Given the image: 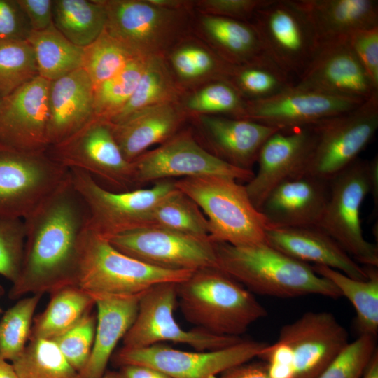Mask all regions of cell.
I'll list each match as a JSON object with an SVG mask.
<instances>
[{
	"mask_svg": "<svg viewBox=\"0 0 378 378\" xmlns=\"http://www.w3.org/2000/svg\"><path fill=\"white\" fill-rule=\"evenodd\" d=\"M329 195V181L304 174L275 188L259 210L269 228L317 226Z\"/></svg>",
	"mask_w": 378,
	"mask_h": 378,
	"instance_id": "7402d4cb",
	"label": "cell"
},
{
	"mask_svg": "<svg viewBox=\"0 0 378 378\" xmlns=\"http://www.w3.org/2000/svg\"><path fill=\"white\" fill-rule=\"evenodd\" d=\"M151 56H139L129 62L113 77L94 89L97 117L110 121L128 102Z\"/></svg>",
	"mask_w": 378,
	"mask_h": 378,
	"instance_id": "f35d334b",
	"label": "cell"
},
{
	"mask_svg": "<svg viewBox=\"0 0 378 378\" xmlns=\"http://www.w3.org/2000/svg\"><path fill=\"white\" fill-rule=\"evenodd\" d=\"M47 153L68 169L83 171L110 190L135 188L132 162L120 149L111 123L103 118L94 116L66 139L50 146Z\"/></svg>",
	"mask_w": 378,
	"mask_h": 378,
	"instance_id": "9c48e42d",
	"label": "cell"
},
{
	"mask_svg": "<svg viewBox=\"0 0 378 378\" xmlns=\"http://www.w3.org/2000/svg\"><path fill=\"white\" fill-rule=\"evenodd\" d=\"M360 378H378V350H375Z\"/></svg>",
	"mask_w": 378,
	"mask_h": 378,
	"instance_id": "db71d44e",
	"label": "cell"
},
{
	"mask_svg": "<svg viewBox=\"0 0 378 378\" xmlns=\"http://www.w3.org/2000/svg\"><path fill=\"white\" fill-rule=\"evenodd\" d=\"M215 248L218 268L251 292L284 298L307 295L342 297L337 288L312 265L267 244L236 246L215 242Z\"/></svg>",
	"mask_w": 378,
	"mask_h": 378,
	"instance_id": "7a4b0ae2",
	"label": "cell"
},
{
	"mask_svg": "<svg viewBox=\"0 0 378 378\" xmlns=\"http://www.w3.org/2000/svg\"><path fill=\"white\" fill-rule=\"evenodd\" d=\"M38 76L34 52L27 40L0 41V95L2 98Z\"/></svg>",
	"mask_w": 378,
	"mask_h": 378,
	"instance_id": "60d3db41",
	"label": "cell"
},
{
	"mask_svg": "<svg viewBox=\"0 0 378 378\" xmlns=\"http://www.w3.org/2000/svg\"><path fill=\"white\" fill-rule=\"evenodd\" d=\"M68 174L47 150L24 151L0 142V218H24Z\"/></svg>",
	"mask_w": 378,
	"mask_h": 378,
	"instance_id": "30bf717a",
	"label": "cell"
},
{
	"mask_svg": "<svg viewBox=\"0 0 378 378\" xmlns=\"http://www.w3.org/2000/svg\"><path fill=\"white\" fill-rule=\"evenodd\" d=\"M25 14L31 31L48 28L52 22V0H15Z\"/></svg>",
	"mask_w": 378,
	"mask_h": 378,
	"instance_id": "681fc988",
	"label": "cell"
},
{
	"mask_svg": "<svg viewBox=\"0 0 378 378\" xmlns=\"http://www.w3.org/2000/svg\"><path fill=\"white\" fill-rule=\"evenodd\" d=\"M69 170L88 207V229L106 239L148 226L155 206L176 188L174 181L164 179L147 188L115 192L104 188L83 171Z\"/></svg>",
	"mask_w": 378,
	"mask_h": 378,
	"instance_id": "52a82bcc",
	"label": "cell"
},
{
	"mask_svg": "<svg viewBox=\"0 0 378 378\" xmlns=\"http://www.w3.org/2000/svg\"><path fill=\"white\" fill-rule=\"evenodd\" d=\"M172 64L176 74L185 80H194L201 77L195 67L187 47L184 46L176 51L172 56Z\"/></svg>",
	"mask_w": 378,
	"mask_h": 378,
	"instance_id": "816d5d0a",
	"label": "cell"
},
{
	"mask_svg": "<svg viewBox=\"0 0 378 378\" xmlns=\"http://www.w3.org/2000/svg\"><path fill=\"white\" fill-rule=\"evenodd\" d=\"M1 99H2V97H1V96L0 95V103H1Z\"/></svg>",
	"mask_w": 378,
	"mask_h": 378,
	"instance_id": "91938a15",
	"label": "cell"
},
{
	"mask_svg": "<svg viewBox=\"0 0 378 378\" xmlns=\"http://www.w3.org/2000/svg\"><path fill=\"white\" fill-rule=\"evenodd\" d=\"M139 56L143 55L129 48L104 29L92 43L83 48L81 68L89 76L94 89Z\"/></svg>",
	"mask_w": 378,
	"mask_h": 378,
	"instance_id": "8d00e7d4",
	"label": "cell"
},
{
	"mask_svg": "<svg viewBox=\"0 0 378 378\" xmlns=\"http://www.w3.org/2000/svg\"><path fill=\"white\" fill-rule=\"evenodd\" d=\"M312 126L314 143L305 174L329 181L359 158L376 134L378 94Z\"/></svg>",
	"mask_w": 378,
	"mask_h": 378,
	"instance_id": "ba28073f",
	"label": "cell"
},
{
	"mask_svg": "<svg viewBox=\"0 0 378 378\" xmlns=\"http://www.w3.org/2000/svg\"><path fill=\"white\" fill-rule=\"evenodd\" d=\"M50 295L46 309L34 318L30 339L54 340L95 306L90 295L74 286H65Z\"/></svg>",
	"mask_w": 378,
	"mask_h": 378,
	"instance_id": "4dcf8cb0",
	"label": "cell"
},
{
	"mask_svg": "<svg viewBox=\"0 0 378 378\" xmlns=\"http://www.w3.org/2000/svg\"><path fill=\"white\" fill-rule=\"evenodd\" d=\"M107 240L122 253L160 268L191 272L218 268L215 242L209 237L146 226Z\"/></svg>",
	"mask_w": 378,
	"mask_h": 378,
	"instance_id": "5bb4252c",
	"label": "cell"
},
{
	"mask_svg": "<svg viewBox=\"0 0 378 378\" xmlns=\"http://www.w3.org/2000/svg\"><path fill=\"white\" fill-rule=\"evenodd\" d=\"M150 4L168 9H181L186 4L184 1L179 0H147Z\"/></svg>",
	"mask_w": 378,
	"mask_h": 378,
	"instance_id": "11a10c76",
	"label": "cell"
},
{
	"mask_svg": "<svg viewBox=\"0 0 378 378\" xmlns=\"http://www.w3.org/2000/svg\"><path fill=\"white\" fill-rule=\"evenodd\" d=\"M177 297L188 322L216 335L240 337L267 314L250 290L218 268L193 272L177 284Z\"/></svg>",
	"mask_w": 378,
	"mask_h": 378,
	"instance_id": "3957f363",
	"label": "cell"
},
{
	"mask_svg": "<svg viewBox=\"0 0 378 378\" xmlns=\"http://www.w3.org/2000/svg\"><path fill=\"white\" fill-rule=\"evenodd\" d=\"M199 121L212 154L237 168L250 171L265 141L280 131L245 118L200 115Z\"/></svg>",
	"mask_w": 378,
	"mask_h": 378,
	"instance_id": "cb8c5ba5",
	"label": "cell"
},
{
	"mask_svg": "<svg viewBox=\"0 0 378 378\" xmlns=\"http://www.w3.org/2000/svg\"><path fill=\"white\" fill-rule=\"evenodd\" d=\"M4 293H5V290H4V287L0 285V298L4 295ZM1 312H2V309L0 306V314H1Z\"/></svg>",
	"mask_w": 378,
	"mask_h": 378,
	"instance_id": "680465c9",
	"label": "cell"
},
{
	"mask_svg": "<svg viewBox=\"0 0 378 378\" xmlns=\"http://www.w3.org/2000/svg\"><path fill=\"white\" fill-rule=\"evenodd\" d=\"M277 341L288 349L293 378H316L349 344V333L328 312H308L280 330Z\"/></svg>",
	"mask_w": 378,
	"mask_h": 378,
	"instance_id": "e0dca14e",
	"label": "cell"
},
{
	"mask_svg": "<svg viewBox=\"0 0 378 378\" xmlns=\"http://www.w3.org/2000/svg\"><path fill=\"white\" fill-rule=\"evenodd\" d=\"M31 46L38 76L54 81L82 67L83 48L70 42L53 24L31 31L27 39Z\"/></svg>",
	"mask_w": 378,
	"mask_h": 378,
	"instance_id": "d6a6232c",
	"label": "cell"
},
{
	"mask_svg": "<svg viewBox=\"0 0 378 378\" xmlns=\"http://www.w3.org/2000/svg\"><path fill=\"white\" fill-rule=\"evenodd\" d=\"M192 272L144 262L118 251L88 228L80 241L73 286L92 298L137 296L160 284H179Z\"/></svg>",
	"mask_w": 378,
	"mask_h": 378,
	"instance_id": "277c9868",
	"label": "cell"
},
{
	"mask_svg": "<svg viewBox=\"0 0 378 378\" xmlns=\"http://www.w3.org/2000/svg\"><path fill=\"white\" fill-rule=\"evenodd\" d=\"M142 295L93 297L97 310L95 335L90 358L79 373L80 378L103 377L115 346L136 317Z\"/></svg>",
	"mask_w": 378,
	"mask_h": 378,
	"instance_id": "4316f807",
	"label": "cell"
},
{
	"mask_svg": "<svg viewBox=\"0 0 378 378\" xmlns=\"http://www.w3.org/2000/svg\"><path fill=\"white\" fill-rule=\"evenodd\" d=\"M247 102L265 99L292 87L290 76L268 56L231 66L225 79Z\"/></svg>",
	"mask_w": 378,
	"mask_h": 378,
	"instance_id": "836d02e7",
	"label": "cell"
},
{
	"mask_svg": "<svg viewBox=\"0 0 378 378\" xmlns=\"http://www.w3.org/2000/svg\"><path fill=\"white\" fill-rule=\"evenodd\" d=\"M296 86L330 95L365 101L378 94L347 38L319 43Z\"/></svg>",
	"mask_w": 378,
	"mask_h": 378,
	"instance_id": "d6986e66",
	"label": "cell"
},
{
	"mask_svg": "<svg viewBox=\"0 0 378 378\" xmlns=\"http://www.w3.org/2000/svg\"><path fill=\"white\" fill-rule=\"evenodd\" d=\"M106 15L105 30L143 56H162L177 36L181 9L154 6L147 0H101Z\"/></svg>",
	"mask_w": 378,
	"mask_h": 378,
	"instance_id": "2e32d148",
	"label": "cell"
},
{
	"mask_svg": "<svg viewBox=\"0 0 378 378\" xmlns=\"http://www.w3.org/2000/svg\"><path fill=\"white\" fill-rule=\"evenodd\" d=\"M177 284L156 285L140 298L136 317L122 339L123 346L139 349L172 342L188 344L196 351H213L233 345L240 337L216 335L199 328L186 330L174 317L177 302Z\"/></svg>",
	"mask_w": 378,
	"mask_h": 378,
	"instance_id": "7c38bea8",
	"label": "cell"
},
{
	"mask_svg": "<svg viewBox=\"0 0 378 378\" xmlns=\"http://www.w3.org/2000/svg\"><path fill=\"white\" fill-rule=\"evenodd\" d=\"M49 111V146L66 139L95 116L94 86L82 68L50 83Z\"/></svg>",
	"mask_w": 378,
	"mask_h": 378,
	"instance_id": "d4e9b609",
	"label": "cell"
},
{
	"mask_svg": "<svg viewBox=\"0 0 378 378\" xmlns=\"http://www.w3.org/2000/svg\"><path fill=\"white\" fill-rule=\"evenodd\" d=\"M132 162L136 188L172 177L204 175L225 176L247 183L254 175L253 171L237 168L205 150L189 132L176 133Z\"/></svg>",
	"mask_w": 378,
	"mask_h": 378,
	"instance_id": "9a60e30c",
	"label": "cell"
},
{
	"mask_svg": "<svg viewBox=\"0 0 378 378\" xmlns=\"http://www.w3.org/2000/svg\"><path fill=\"white\" fill-rule=\"evenodd\" d=\"M22 220L23 261L8 298L18 300L28 294H52L73 286L89 213L73 185L69 170L62 183Z\"/></svg>",
	"mask_w": 378,
	"mask_h": 378,
	"instance_id": "6da1fadb",
	"label": "cell"
},
{
	"mask_svg": "<svg viewBox=\"0 0 378 378\" xmlns=\"http://www.w3.org/2000/svg\"><path fill=\"white\" fill-rule=\"evenodd\" d=\"M268 0H204L199 3L209 15L244 22L252 20L255 12Z\"/></svg>",
	"mask_w": 378,
	"mask_h": 378,
	"instance_id": "c3c4849f",
	"label": "cell"
},
{
	"mask_svg": "<svg viewBox=\"0 0 378 378\" xmlns=\"http://www.w3.org/2000/svg\"><path fill=\"white\" fill-rule=\"evenodd\" d=\"M0 378H18L11 363L0 356Z\"/></svg>",
	"mask_w": 378,
	"mask_h": 378,
	"instance_id": "9f6ffc18",
	"label": "cell"
},
{
	"mask_svg": "<svg viewBox=\"0 0 378 378\" xmlns=\"http://www.w3.org/2000/svg\"><path fill=\"white\" fill-rule=\"evenodd\" d=\"M246 101L226 80L218 79L194 93L186 102V108L200 115L229 114L242 118Z\"/></svg>",
	"mask_w": 378,
	"mask_h": 378,
	"instance_id": "b9f144b4",
	"label": "cell"
},
{
	"mask_svg": "<svg viewBox=\"0 0 378 378\" xmlns=\"http://www.w3.org/2000/svg\"><path fill=\"white\" fill-rule=\"evenodd\" d=\"M202 26L227 64L236 66L267 56L254 25L250 22L207 15Z\"/></svg>",
	"mask_w": 378,
	"mask_h": 378,
	"instance_id": "f1b7e54d",
	"label": "cell"
},
{
	"mask_svg": "<svg viewBox=\"0 0 378 378\" xmlns=\"http://www.w3.org/2000/svg\"><path fill=\"white\" fill-rule=\"evenodd\" d=\"M24 241L22 219L0 218V275L12 284L21 271Z\"/></svg>",
	"mask_w": 378,
	"mask_h": 378,
	"instance_id": "f6af8a7d",
	"label": "cell"
},
{
	"mask_svg": "<svg viewBox=\"0 0 378 378\" xmlns=\"http://www.w3.org/2000/svg\"><path fill=\"white\" fill-rule=\"evenodd\" d=\"M267 344L244 340L213 351H186L160 344L139 349L122 347L113 356L118 366L144 365L173 378H216L226 370L258 357Z\"/></svg>",
	"mask_w": 378,
	"mask_h": 378,
	"instance_id": "4fadbf2b",
	"label": "cell"
},
{
	"mask_svg": "<svg viewBox=\"0 0 378 378\" xmlns=\"http://www.w3.org/2000/svg\"><path fill=\"white\" fill-rule=\"evenodd\" d=\"M376 338L358 335L356 340L349 342L316 378H360L377 349Z\"/></svg>",
	"mask_w": 378,
	"mask_h": 378,
	"instance_id": "ee69618b",
	"label": "cell"
},
{
	"mask_svg": "<svg viewBox=\"0 0 378 378\" xmlns=\"http://www.w3.org/2000/svg\"><path fill=\"white\" fill-rule=\"evenodd\" d=\"M41 295L20 299L0 320V356L12 363L24 352L31 336L33 318Z\"/></svg>",
	"mask_w": 378,
	"mask_h": 378,
	"instance_id": "ab89813d",
	"label": "cell"
},
{
	"mask_svg": "<svg viewBox=\"0 0 378 378\" xmlns=\"http://www.w3.org/2000/svg\"><path fill=\"white\" fill-rule=\"evenodd\" d=\"M102 378H123L120 372L110 371L105 372Z\"/></svg>",
	"mask_w": 378,
	"mask_h": 378,
	"instance_id": "6f0895ef",
	"label": "cell"
},
{
	"mask_svg": "<svg viewBox=\"0 0 378 378\" xmlns=\"http://www.w3.org/2000/svg\"><path fill=\"white\" fill-rule=\"evenodd\" d=\"M50 83L38 76L2 98L0 142L24 151L47 150Z\"/></svg>",
	"mask_w": 378,
	"mask_h": 378,
	"instance_id": "ffe728a7",
	"label": "cell"
},
{
	"mask_svg": "<svg viewBox=\"0 0 378 378\" xmlns=\"http://www.w3.org/2000/svg\"><path fill=\"white\" fill-rule=\"evenodd\" d=\"M363 102L302 88L294 84L272 97L246 101L242 118L281 132H290L351 111Z\"/></svg>",
	"mask_w": 378,
	"mask_h": 378,
	"instance_id": "ac0fdd59",
	"label": "cell"
},
{
	"mask_svg": "<svg viewBox=\"0 0 378 378\" xmlns=\"http://www.w3.org/2000/svg\"><path fill=\"white\" fill-rule=\"evenodd\" d=\"M174 183L203 212L214 242L236 246L267 244V220L253 204L245 186L236 179L204 175L181 178Z\"/></svg>",
	"mask_w": 378,
	"mask_h": 378,
	"instance_id": "5b68a950",
	"label": "cell"
},
{
	"mask_svg": "<svg viewBox=\"0 0 378 378\" xmlns=\"http://www.w3.org/2000/svg\"><path fill=\"white\" fill-rule=\"evenodd\" d=\"M378 200V158H358L329 181L328 201L318 224L358 264L378 267V247L365 239L360 209L368 195Z\"/></svg>",
	"mask_w": 378,
	"mask_h": 378,
	"instance_id": "8992f818",
	"label": "cell"
},
{
	"mask_svg": "<svg viewBox=\"0 0 378 378\" xmlns=\"http://www.w3.org/2000/svg\"><path fill=\"white\" fill-rule=\"evenodd\" d=\"M31 29L16 1L0 0V41L27 40Z\"/></svg>",
	"mask_w": 378,
	"mask_h": 378,
	"instance_id": "7dc6e473",
	"label": "cell"
},
{
	"mask_svg": "<svg viewBox=\"0 0 378 378\" xmlns=\"http://www.w3.org/2000/svg\"><path fill=\"white\" fill-rule=\"evenodd\" d=\"M11 363L18 378H80L50 340L30 339L22 354Z\"/></svg>",
	"mask_w": 378,
	"mask_h": 378,
	"instance_id": "74e56055",
	"label": "cell"
},
{
	"mask_svg": "<svg viewBox=\"0 0 378 378\" xmlns=\"http://www.w3.org/2000/svg\"><path fill=\"white\" fill-rule=\"evenodd\" d=\"M106 15L101 0H53L52 22L72 43L84 48L104 30Z\"/></svg>",
	"mask_w": 378,
	"mask_h": 378,
	"instance_id": "1f68e13d",
	"label": "cell"
},
{
	"mask_svg": "<svg viewBox=\"0 0 378 378\" xmlns=\"http://www.w3.org/2000/svg\"><path fill=\"white\" fill-rule=\"evenodd\" d=\"M320 276L330 281L356 310L355 328L358 335L377 337L378 333V271L365 267L368 279L358 280L330 267L312 265ZM365 267V266H364Z\"/></svg>",
	"mask_w": 378,
	"mask_h": 378,
	"instance_id": "f546056e",
	"label": "cell"
},
{
	"mask_svg": "<svg viewBox=\"0 0 378 378\" xmlns=\"http://www.w3.org/2000/svg\"><path fill=\"white\" fill-rule=\"evenodd\" d=\"M178 97V88L163 57L151 56L131 98L109 122L117 124L142 108L177 102Z\"/></svg>",
	"mask_w": 378,
	"mask_h": 378,
	"instance_id": "e575fe53",
	"label": "cell"
},
{
	"mask_svg": "<svg viewBox=\"0 0 378 378\" xmlns=\"http://www.w3.org/2000/svg\"><path fill=\"white\" fill-rule=\"evenodd\" d=\"M148 226L209 237L208 220L197 204L177 188L153 209Z\"/></svg>",
	"mask_w": 378,
	"mask_h": 378,
	"instance_id": "d590c367",
	"label": "cell"
},
{
	"mask_svg": "<svg viewBox=\"0 0 378 378\" xmlns=\"http://www.w3.org/2000/svg\"><path fill=\"white\" fill-rule=\"evenodd\" d=\"M308 17L318 42L347 38L378 27L375 0H296Z\"/></svg>",
	"mask_w": 378,
	"mask_h": 378,
	"instance_id": "83f0119b",
	"label": "cell"
},
{
	"mask_svg": "<svg viewBox=\"0 0 378 378\" xmlns=\"http://www.w3.org/2000/svg\"><path fill=\"white\" fill-rule=\"evenodd\" d=\"M218 378H270L265 362H246L233 366Z\"/></svg>",
	"mask_w": 378,
	"mask_h": 378,
	"instance_id": "f907efd6",
	"label": "cell"
},
{
	"mask_svg": "<svg viewBox=\"0 0 378 378\" xmlns=\"http://www.w3.org/2000/svg\"><path fill=\"white\" fill-rule=\"evenodd\" d=\"M96 323L97 316L90 312L72 328L52 340L67 362L78 373L90 358Z\"/></svg>",
	"mask_w": 378,
	"mask_h": 378,
	"instance_id": "7bdbcfd3",
	"label": "cell"
},
{
	"mask_svg": "<svg viewBox=\"0 0 378 378\" xmlns=\"http://www.w3.org/2000/svg\"><path fill=\"white\" fill-rule=\"evenodd\" d=\"M314 143L312 126L279 131L265 141L257 158L258 172L245 186L258 209L275 188L305 174Z\"/></svg>",
	"mask_w": 378,
	"mask_h": 378,
	"instance_id": "44dd1931",
	"label": "cell"
},
{
	"mask_svg": "<svg viewBox=\"0 0 378 378\" xmlns=\"http://www.w3.org/2000/svg\"><path fill=\"white\" fill-rule=\"evenodd\" d=\"M267 240L273 248L300 262L328 267L352 279H368L365 267L318 226L270 227Z\"/></svg>",
	"mask_w": 378,
	"mask_h": 378,
	"instance_id": "603a6c76",
	"label": "cell"
},
{
	"mask_svg": "<svg viewBox=\"0 0 378 378\" xmlns=\"http://www.w3.org/2000/svg\"><path fill=\"white\" fill-rule=\"evenodd\" d=\"M251 23L266 55L282 70L299 78L314 56L319 42L296 0H268Z\"/></svg>",
	"mask_w": 378,
	"mask_h": 378,
	"instance_id": "8fae6325",
	"label": "cell"
},
{
	"mask_svg": "<svg viewBox=\"0 0 378 378\" xmlns=\"http://www.w3.org/2000/svg\"><path fill=\"white\" fill-rule=\"evenodd\" d=\"M123 378H173L155 368L137 365L120 367L119 371Z\"/></svg>",
	"mask_w": 378,
	"mask_h": 378,
	"instance_id": "f5cc1de1",
	"label": "cell"
},
{
	"mask_svg": "<svg viewBox=\"0 0 378 378\" xmlns=\"http://www.w3.org/2000/svg\"><path fill=\"white\" fill-rule=\"evenodd\" d=\"M349 43L374 85L378 88V27L356 31Z\"/></svg>",
	"mask_w": 378,
	"mask_h": 378,
	"instance_id": "bcb514c9",
	"label": "cell"
},
{
	"mask_svg": "<svg viewBox=\"0 0 378 378\" xmlns=\"http://www.w3.org/2000/svg\"><path fill=\"white\" fill-rule=\"evenodd\" d=\"M184 118V110L174 102L142 108L117 124L111 123L124 157L132 162L150 146L176 134Z\"/></svg>",
	"mask_w": 378,
	"mask_h": 378,
	"instance_id": "484cf974",
	"label": "cell"
}]
</instances>
